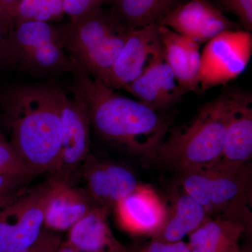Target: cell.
<instances>
[{"mask_svg":"<svg viewBox=\"0 0 252 252\" xmlns=\"http://www.w3.org/2000/svg\"><path fill=\"white\" fill-rule=\"evenodd\" d=\"M72 92L84 102L91 127L101 138L154 160L169 129L168 121L140 101L118 94L74 68Z\"/></svg>","mask_w":252,"mask_h":252,"instance_id":"1","label":"cell"},{"mask_svg":"<svg viewBox=\"0 0 252 252\" xmlns=\"http://www.w3.org/2000/svg\"><path fill=\"white\" fill-rule=\"evenodd\" d=\"M61 89L23 85L3 94L11 130V143L33 175L51 172L59 160L62 141Z\"/></svg>","mask_w":252,"mask_h":252,"instance_id":"2","label":"cell"},{"mask_svg":"<svg viewBox=\"0 0 252 252\" xmlns=\"http://www.w3.org/2000/svg\"><path fill=\"white\" fill-rule=\"evenodd\" d=\"M231 105L232 91L204 104L187 124L170 131L154 160L181 174L220 161Z\"/></svg>","mask_w":252,"mask_h":252,"instance_id":"3","label":"cell"},{"mask_svg":"<svg viewBox=\"0 0 252 252\" xmlns=\"http://www.w3.org/2000/svg\"><path fill=\"white\" fill-rule=\"evenodd\" d=\"M130 32L99 7L59 28L60 41L74 68L107 86Z\"/></svg>","mask_w":252,"mask_h":252,"instance_id":"4","label":"cell"},{"mask_svg":"<svg viewBox=\"0 0 252 252\" xmlns=\"http://www.w3.org/2000/svg\"><path fill=\"white\" fill-rule=\"evenodd\" d=\"M182 190L206 210L210 218L252 223V169L250 162L219 161L181 174Z\"/></svg>","mask_w":252,"mask_h":252,"instance_id":"5","label":"cell"},{"mask_svg":"<svg viewBox=\"0 0 252 252\" xmlns=\"http://www.w3.org/2000/svg\"><path fill=\"white\" fill-rule=\"evenodd\" d=\"M10 61L33 77L42 79L72 73L73 66L60 41L59 28L47 22L16 23L8 35Z\"/></svg>","mask_w":252,"mask_h":252,"instance_id":"6","label":"cell"},{"mask_svg":"<svg viewBox=\"0 0 252 252\" xmlns=\"http://www.w3.org/2000/svg\"><path fill=\"white\" fill-rule=\"evenodd\" d=\"M54 182L1 199L0 252H23L32 246L42 232L44 207Z\"/></svg>","mask_w":252,"mask_h":252,"instance_id":"7","label":"cell"},{"mask_svg":"<svg viewBox=\"0 0 252 252\" xmlns=\"http://www.w3.org/2000/svg\"><path fill=\"white\" fill-rule=\"evenodd\" d=\"M252 54V35L245 31H224L207 41L200 56V94L236 79L248 67Z\"/></svg>","mask_w":252,"mask_h":252,"instance_id":"8","label":"cell"},{"mask_svg":"<svg viewBox=\"0 0 252 252\" xmlns=\"http://www.w3.org/2000/svg\"><path fill=\"white\" fill-rule=\"evenodd\" d=\"M62 141L53 178L57 182L69 184V179L90 155V121L84 102L77 96H68L60 91Z\"/></svg>","mask_w":252,"mask_h":252,"instance_id":"9","label":"cell"},{"mask_svg":"<svg viewBox=\"0 0 252 252\" xmlns=\"http://www.w3.org/2000/svg\"><path fill=\"white\" fill-rule=\"evenodd\" d=\"M159 28L160 23H154L130 32L113 66L109 88L125 91L149 68L165 61Z\"/></svg>","mask_w":252,"mask_h":252,"instance_id":"10","label":"cell"},{"mask_svg":"<svg viewBox=\"0 0 252 252\" xmlns=\"http://www.w3.org/2000/svg\"><path fill=\"white\" fill-rule=\"evenodd\" d=\"M159 23L200 44L223 32L236 29V25L207 0L178 5Z\"/></svg>","mask_w":252,"mask_h":252,"instance_id":"11","label":"cell"},{"mask_svg":"<svg viewBox=\"0 0 252 252\" xmlns=\"http://www.w3.org/2000/svg\"><path fill=\"white\" fill-rule=\"evenodd\" d=\"M83 175L88 193L99 205L110 210L140 185L130 169L97 160L91 155L84 162Z\"/></svg>","mask_w":252,"mask_h":252,"instance_id":"12","label":"cell"},{"mask_svg":"<svg viewBox=\"0 0 252 252\" xmlns=\"http://www.w3.org/2000/svg\"><path fill=\"white\" fill-rule=\"evenodd\" d=\"M118 221L123 228L134 234L152 236L161 228L167 208L153 189L140 185L114 207Z\"/></svg>","mask_w":252,"mask_h":252,"instance_id":"13","label":"cell"},{"mask_svg":"<svg viewBox=\"0 0 252 252\" xmlns=\"http://www.w3.org/2000/svg\"><path fill=\"white\" fill-rule=\"evenodd\" d=\"M53 182L44 213V225L49 229L69 230L91 210L100 206L87 190L72 188L69 184Z\"/></svg>","mask_w":252,"mask_h":252,"instance_id":"14","label":"cell"},{"mask_svg":"<svg viewBox=\"0 0 252 252\" xmlns=\"http://www.w3.org/2000/svg\"><path fill=\"white\" fill-rule=\"evenodd\" d=\"M159 31L163 45L164 59L179 85L185 93L200 94V44L160 24Z\"/></svg>","mask_w":252,"mask_h":252,"instance_id":"15","label":"cell"},{"mask_svg":"<svg viewBox=\"0 0 252 252\" xmlns=\"http://www.w3.org/2000/svg\"><path fill=\"white\" fill-rule=\"evenodd\" d=\"M252 157V97L232 91V105L220 161L245 163Z\"/></svg>","mask_w":252,"mask_h":252,"instance_id":"16","label":"cell"},{"mask_svg":"<svg viewBox=\"0 0 252 252\" xmlns=\"http://www.w3.org/2000/svg\"><path fill=\"white\" fill-rule=\"evenodd\" d=\"M125 91L155 111L173 105L186 94L165 61L149 68Z\"/></svg>","mask_w":252,"mask_h":252,"instance_id":"17","label":"cell"},{"mask_svg":"<svg viewBox=\"0 0 252 252\" xmlns=\"http://www.w3.org/2000/svg\"><path fill=\"white\" fill-rule=\"evenodd\" d=\"M110 210L94 207L69 229L68 241L80 252H126L107 223Z\"/></svg>","mask_w":252,"mask_h":252,"instance_id":"18","label":"cell"},{"mask_svg":"<svg viewBox=\"0 0 252 252\" xmlns=\"http://www.w3.org/2000/svg\"><path fill=\"white\" fill-rule=\"evenodd\" d=\"M210 219L206 210L183 190L174 200L160 230L154 240L165 243L181 241Z\"/></svg>","mask_w":252,"mask_h":252,"instance_id":"19","label":"cell"},{"mask_svg":"<svg viewBox=\"0 0 252 252\" xmlns=\"http://www.w3.org/2000/svg\"><path fill=\"white\" fill-rule=\"evenodd\" d=\"M246 227L224 219L210 218L190 233V252H240L239 242Z\"/></svg>","mask_w":252,"mask_h":252,"instance_id":"20","label":"cell"},{"mask_svg":"<svg viewBox=\"0 0 252 252\" xmlns=\"http://www.w3.org/2000/svg\"><path fill=\"white\" fill-rule=\"evenodd\" d=\"M180 0H112L110 14L128 31L160 21L180 5Z\"/></svg>","mask_w":252,"mask_h":252,"instance_id":"21","label":"cell"},{"mask_svg":"<svg viewBox=\"0 0 252 252\" xmlns=\"http://www.w3.org/2000/svg\"><path fill=\"white\" fill-rule=\"evenodd\" d=\"M0 170L5 175L34 176L23 163L9 141L0 135Z\"/></svg>","mask_w":252,"mask_h":252,"instance_id":"22","label":"cell"},{"mask_svg":"<svg viewBox=\"0 0 252 252\" xmlns=\"http://www.w3.org/2000/svg\"><path fill=\"white\" fill-rule=\"evenodd\" d=\"M225 11L236 16L245 31H252V0H217Z\"/></svg>","mask_w":252,"mask_h":252,"instance_id":"23","label":"cell"},{"mask_svg":"<svg viewBox=\"0 0 252 252\" xmlns=\"http://www.w3.org/2000/svg\"><path fill=\"white\" fill-rule=\"evenodd\" d=\"M102 0H63V10L71 20L100 7Z\"/></svg>","mask_w":252,"mask_h":252,"instance_id":"24","label":"cell"},{"mask_svg":"<svg viewBox=\"0 0 252 252\" xmlns=\"http://www.w3.org/2000/svg\"><path fill=\"white\" fill-rule=\"evenodd\" d=\"M42 1L43 0H21L16 4L11 18H15L16 23L34 21Z\"/></svg>","mask_w":252,"mask_h":252,"instance_id":"25","label":"cell"},{"mask_svg":"<svg viewBox=\"0 0 252 252\" xmlns=\"http://www.w3.org/2000/svg\"><path fill=\"white\" fill-rule=\"evenodd\" d=\"M62 242L59 235L43 229L35 243L28 249L27 252H55Z\"/></svg>","mask_w":252,"mask_h":252,"instance_id":"26","label":"cell"},{"mask_svg":"<svg viewBox=\"0 0 252 252\" xmlns=\"http://www.w3.org/2000/svg\"><path fill=\"white\" fill-rule=\"evenodd\" d=\"M31 177L18 175H0V200L16 193V190H20L25 182Z\"/></svg>","mask_w":252,"mask_h":252,"instance_id":"27","label":"cell"},{"mask_svg":"<svg viewBox=\"0 0 252 252\" xmlns=\"http://www.w3.org/2000/svg\"><path fill=\"white\" fill-rule=\"evenodd\" d=\"M63 12V0H43L34 21L47 22L51 18L58 17Z\"/></svg>","mask_w":252,"mask_h":252,"instance_id":"28","label":"cell"},{"mask_svg":"<svg viewBox=\"0 0 252 252\" xmlns=\"http://www.w3.org/2000/svg\"><path fill=\"white\" fill-rule=\"evenodd\" d=\"M141 252H190L188 243L181 241L165 243L153 240Z\"/></svg>","mask_w":252,"mask_h":252,"instance_id":"29","label":"cell"},{"mask_svg":"<svg viewBox=\"0 0 252 252\" xmlns=\"http://www.w3.org/2000/svg\"><path fill=\"white\" fill-rule=\"evenodd\" d=\"M17 3V0H0V23L8 31L12 21L13 11Z\"/></svg>","mask_w":252,"mask_h":252,"instance_id":"30","label":"cell"},{"mask_svg":"<svg viewBox=\"0 0 252 252\" xmlns=\"http://www.w3.org/2000/svg\"><path fill=\"white\" fill-rule=\"evenodd\" d=\"M9 32L0 23V64L4 61H10L8 35Z\"/></svg>","mask_w":252,"mask_h":252,"instance_id":"31","label":"cell"},{"mask_svg":"<svg viewBox=\"0 0 252 252\" xmlns=\"http://www.w3.org/2000/svg\"><path fill=\"white\" fill-rule=\"evenodd\" d=\"M55 252H80L77 248L69 243L68 240L61 242V244Z\"/></svg>","mask_w":252,"mask_h":252,"instance_id":"32","label":"cell"},{"mask_svg":"<svg viewBox=\"0 0 252 252\" xmlns=\"http://www.w3.org/2000/svg\"><path fill=\"white\" fill-rule=\"evenodd\" d=\"M240 252H250V251H249V250H245V251H244V250H240Z\"/></svg>","mask_w":252,"mask_h":252,"instance_id":"33","label":"cell"},{"mask_svg":"<svg viewBox=\"0 0 252 252\" xmlns=\"http://www.w3.org/2000/svg\"><path fill=\"white\" fill-rule=\"evenodd\" d=\"M112 1V0H102V3L106 2V1Z\"/></svg>","mask_w":252,"mask_h":252,"instance_id":"34","label":"cell"}]
</instances>
